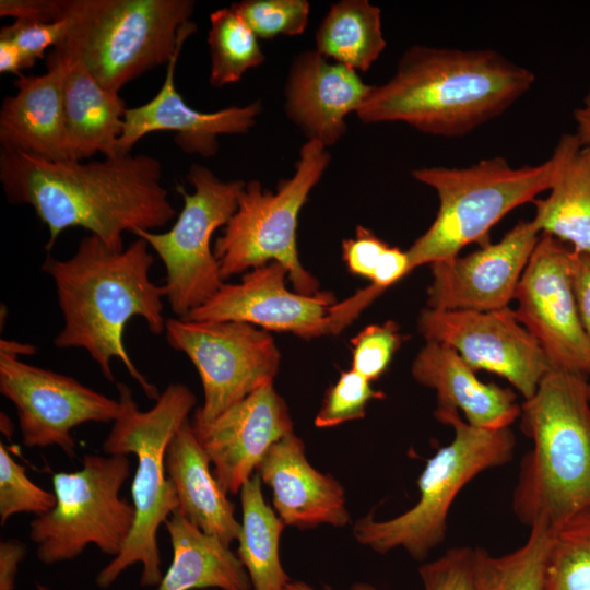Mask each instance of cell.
<instances>
[{"label": "cell", "instance_id": "cell-1", "mask_svg": "<svg viewBox=\"0 0 590 590\" xmlns=\"http://www.w3.org/2000/svg\"><path fill=\"white\" fill-rule=\"evenodd\" d=\"M152 156L48 161L1 150L0 182L12 204L31 205L48 229L49 253L64 229L82 227L108 248L122 250L123 233L153 231L176 214Z\"/></svg>", "mask_w": 590, "mask_h": 590}, {"label": "cell", "instance_id": "cell-2", "mask_svg": "<svg viewBox=\"0 0 590 590\" xmlns=\"http://www.w3.org/2000/svg\"><path fill=\"white\" fill-rule=\"evenodd\" d=\"M534 82L531 70L491 48L413 45L356 115L364 123L402 122L434 137H464L504 114Z\"/></svg>", "mask_w": 590, "mask_h": 590}, {"label": "cell", "instance_id": "cell-3", "mask_svg": "<svg viewBox=\"0 0 590 590\" xmlns=\"http://www.w3.org/2000/svg\"><path fill=\"white\" fill-rule=\"evenodd\" d=\"M149 247L138 237L127 248L113 250L88 235L68 259L48 253L42 270L54 281L63 316L55 346L84 349L111 382V362L119 359L145 396L156 401L161 393L138 370L123 343L125 328L133 317L143 318L154 334L165 331L166 287L150 279L154 258Z\"/></svg>", "mask_w": 590, "mask_h": 590}, {"label": "cell", "instance_id": "cell-4", "mask_svg": "<svg viewBox=\"0 0 590 590\" xmlns=\"http://www.w3.org/2000/svg\"><path fill=\"white\" fill-rule=\"evenodd\" d=\"M551 369L523 401L520 428L532 440L521 459L511 507L518 520L556 530L590 512V384Z\"/></svg>", "mask_w": 590, "mask_h": 590}, {"label": "cell", "instance_id": "cell-5", "mask_svg": "<svg viewBox=\"0 0 590 590\" xmlns=\"http://www.w3.org/2000/svg\"><path fill=\"white\" fill-rule=\"evenodd\" d=\"M579 144L575 133L563 134L552 155L536 165L514 167L495 156L468 167L413 169V178L436 192L439 205L430 226L406 250L410 272L453 258L470 244L489 241L491 228L504 216L550 190Z\"/></svg>", "mask_w": 590, "mask_h": 590}, {"label": "cell", "instance_id": "cell-6", "mask_svg": "<svg viewBox=\"0 0 590 590\" xmlns=\"http://www.w3.org/2000/svg\"><path fill=\"white\" fill-rule=\"evenodd\" d=\"M116 387L120 412L103 442V450L106 455L137 458L131 484L135 518L122 552L98 573L96 585L108 588L127 568L140 564V585L157 587L163 578L157 531L178 509L175 486L166 475V450L188 421L196 397L186 385L170 384L150 410L141 411L127 385L117 382Z\"/></svg>", "mask_w": 590, "mask_h": 590}, {"label": "cell", "instance_id": "cell-7", "mask_svg": "<svg viewBox=\"0 0 590 590\" xmlns=\"http://www.w3.org/2000/svg\"><path fill=\"white\" fill-rule=\"evenodd\" d=\"M191 0H62L66 28L50 51L80 62L105 90L167 64L197 31Z\"/></svg>", "mask_w": 590, "mask_h": 590}, {"label": "cell", "instance_id": "cell-8", "mask_svg": "<svg viewBox=\"0 0 590 590\" xmlns=\"http://www.w3.org/2000/svg\"><path fill=\"white\" fill-rule=\"evenodd\" d=\"M434 416L452 428L453 438L426 461L417 479L416 504L393 518L376 520L368 515L354 524L356 541L376 553L400 547L416 560L426 558L445 541L449 510L463 487L512 459L516 437L510 427H475L453 409L436 408Z\"/></svg>", "mask_w": 590, "mask_h": 590}, {"label": "cell", "instance_id": "cell-9", "mask_svg": "<svg viewBox=\"0 0 590 590\" xmlns=\"http://www.w3.org/2000/svg\"><path fill=\"white\" fill-rule=\"evenodd\" d=\"M329 164L328 150L307 140L294 174L281 180L275 192L258 180L246 182L235 213L213 245L223 280L278 262L287 270L295 292H319V282L299 261L296 231L299 212Z\"/></svg>", "mask_w": 590, "mask_h": 590}, {"label": "cell", "instance_id": "cell-10", "mask_svg": "<svg viewBox=\"0 0 590 590\" xmlns=\"http://www.w3.org/2000/svg\"><path fill=\"white\" fill-rule=\"evenodd\" d=\"M81 469L52 476L56 505L30 524L39 562L51 565L78 557L90 544L118 556L132 531L133 504L120 496L130 475L122 455L83 457Z\"/></svg>", "mask_w": 590, "mask_h": 590}, {"label": "cell", "instance_id": "cell-11", "mask_svg": "<svg viewBox=\"0 0 590 590\" xmlns=\"http://www.w3.org/2000/svg\"><path fill=\"white\" fill-rule=\"evenodd\" d=\"M193 192L176 187L182 209L164 233L137 231L155 251L166 270V298L178 318L208 302L224 284L211 240L214 232L227 224L244 190V180L223 181L202 165L193 164L187 174Z\"/></svg>", "mask_w": 590, "mask_h": 590}, {"label": "cell", "instance_id": "cell-12", "mask_svg": "<svg viewBox=\"0 0 590 590\" xmlns=\"http://www.w3.org/2000/svg\"><path fill=\"white\" fill-rule=\"evenodd\" d=\"M170 347L194 365L203 404L193 423L206 424L260 387L273 382L280 351L270 332L238 321L170 318L165 326Z\"/></svg>", "mask_w": 590, "mask_h": 590}, {"label": "cell", "instance_id": "cell-13", "mask_svg": "<svg viewBox=\"0 0 590 590\" xmlns=\"http://www.w3.org/2000/svg\"><path fill=\"white\" fill-rule=\"evenodd\" d=\"M574 250L541 234L517 285L514 314L543 350L552 369L590 375V342L573 280Z\"/></svg>", "mask_w": 590, "mask_h": 590}, {"label": "cell", "instance_id": "cell-14", "mask_svg": "<svg viewBox=\"0 0 590 590\" xmlns=\"http://www.w3.org/2000/svg\"><path fill=\"white\" fill-rule=\"evenodd\" d=\"M0 392L16 409L23 445L60 448L74 457L72 430L85 423L114 422L118 399L99 393L73 377L30 365L0 353Z\"/></svg>", "mask_w": 590, "mask_h": 590}, {"label": "cell", "instance_id": "cell-15", "mask_svg": "<svg viewBox=\"0 0 590 590\" xmlns=\"http://www.w3.org/2000/svg\"><path fill=\"white\" fill-rule=\"evenodd\" d=\"M417 328L426 341L452 349L473 370L506 379L524 400L552 369L538 341L509 307L492 311L426 307Z\"/></svg>", "mask_w": 590, "mask_h": 590}, {"label": "cell", "instance_id": "cell-16", "mask_svg": "<svg viewBox=\"0 0 590 590\" xmlns=\"http://www.w3.org/2000/svg\"><path fill=\"white\" fill-rule=\"evenodd\" d=\"M540 236L532 220L520 221L497 243L430 264L427 307L473 311L509 307Z\"/></svg>", "mask_w": 590, "mask_h": 590}, {"label": "cell", "instance_id": "cell-17", "mask_svg": "<svg viewBox=\"0 0 590 590\" xmlns=\"http://www.w3.org/2000/svg\"><path fill=\"white\" fill-rule=\"evenodd\" d=\"M287 270L270 262L248 271L238 283L223 284L185 319L238 321L303 339L329 334L328 315L335 303L328 292L304 295L286 286Z\"/></svg>", "mask_w": 590, "mask_h": 590}, {"label": "cell", "instance_id": "cell-18", "mask_svg": "<svg viewBox=\"0 0 590 590\" xmlns=\"http://www.w3.org/2000/svg\"><path fill=\"white\" fill-rule=\"evenodd\" d=\"M214 476L227 494H238L270 448L294 433L285 400L267 384L206 424L191 422Z\"/></svg>", "mask_w": 590, "mask_h": 590}, {"label": "cell", "instance_id": "cell-19", "mask_svg": "<svg viewBox=\"0 0 590 590\" xmlns=\"http://www.w3.org/2000/svg\"><path fill=\"white\" fill-rule=\"evenodd\" d=\"M184 43L179 44L167 63L157 94L141 106L127 108L123 130L117 143L118 155L130 154L134 144L151 132L174 131L175 142L182 151L209 157L217 152L219 135L245 134L256 125L262 110L259 101L211 113L186 104L175 86V69Z\"/></svg>", "mask_w": 590, "mask_h": 590}, {"label": "cell", "instance_id": "cell-20", "mask_svg": "<svg viewBox=\"0 0 590 590\" xmlns=\"http://www.w3.org/2000/svg\"><path fill=\"white\" fill-rule=\"evenodd\" d=\"M371 87L357 71L305 50L293 59L285 80V114L307 140L328 149L346 133V117L357 113Z\"/></svg>", "mask_w": 590, "mask_h": 590}, {"label": "cell", "instance_id": "cell-21", "mask_svg": "<svg viewBox=\"0 0 590 590\" xmlns=\"http://www.w3.org/2000/svg\"><path fill=\"white\" fill-rule=\"evenodd\" d=\"M256 473L271 488L273 509L285 526L341 528L350 522L344 488L309 463L304 441L294 433L270 448Z\"/></svg>", "mask_w": 590, "mask_h": 590}, {"label": "cell", "instance_id": "cell-22", "mask_svg": "<svg viewBox=\"0 0 590 590\" xmlns=\"http://www.w3.org/2000/svg\"><path fill=\"white\" fill-rule=\"evenodd\" d=\"M46 64L44 74L16 76V93L3 99L0 145L48 161H70L62 105L64 64L50 51Z\"/></svg>", "mask_w": 590, "mask_h": 590}, {"label": "cell", "instance_id": "cell-23", "mask_svg": "<svg viewBox=\"0 0 590 590\" xmlns=\"http://www.w3.org/2000/svg\"><path fill=\"white\" fill-rule=\"evenodd\" d=\"M411 373L433 389L437 409H453L475 427L508 428L520 416L521 404L510 388L487 384L452 349L426 341L416 354Z\"/></svg>", "mask_w": 590, "mask_h": 590}, {"label": "cell", "instance_id": "cell-24", "mask_svg": "<svg viewBox=\"0 0 590 590\" xmlns=\"http://www.w3.org/2000/svg\"><path fill=\"white\" fill-rule=\"evenodd\" d=\"M165 465L177 493L176 511L228 545L237 541L240 522L235 516L234 505L214 476L211 462L189 420L170 440Z\"/></svg>", "mask_w": 590, "mask_h": 590}, {"label": "cell", "instance_id": "cell-25", "mask_svg": "<svg viewBox=\"0 0 590 590\" xmlns=\"http://www.w3.org/2000/svg\"><path fill=\"white\" fill-rule=\"evenodd\" d=\"M57 58L64 64L62 105L71 160L82 161L96 153L118 156L125 101L119 93L102 87L80 62Z\"/></svg>", "mask_w": 590, "mask_h": 590}, {"label": "cell", "instance_id": "cell-26", "mask_svg": "<svg viewBox=\"0 0 590 590\" xmlns=\"http://www.w3.org/2000/svg\"><path fill=\"white\" fill-rule=\"evenodd\" d=\"M164 524L173 559L156 590H252L247 570L228 544L203 532L179 511Z\"/></svg>", "mask_w": 590, "mask_h": 590}, {"label": "cell", "instance_id": "cell-27", "mask_svg": "<svg viewBox=\"0 0 590 590\" xmlns=\"http://www.w3.org/2000/svg\"><path fill=\"white\" fill-rule=\"evenodd\" d=\"M548 191L533 201V224L541 234L590 255V145L571 151Z\"/></svg>", "mask_w": 590, "mask_h": 590}, {"label": "cell", "instance_id": "cell-28", "mask_svg": "<svg viewBox=\"0 0 590 590\" xmlns=\"http://www.w3.org/2000/svg\"><path fill=\"white\" fill-rule=\"evenodd\" d=\"M261 483L255 473L239 491L243 515L237 556L252 590H284L291 581L280 559V538L286 526L267 504Z\"/></svg>", "mask_w": 590, "mask_h": 590}, {"label": "cell", "instance_id": "cell-29", "mask_svg": "<svg viewBox=\"0 0 590 590\" xmlns=\"http://www.w3.org/2000/svg\"><path fill=\"white\" fill-rule=\"evenodd\" d=\"M316 50L355 71H367L386 49L381 10L367 0L330 5L315 36Z\"/></svg>", "mask_w": 590, "mask_h": 590}, {"label": "cell", "instance_id": "cell-30", "mask_svg": "<svg viewBox=\"0 0 590 590\" xmlns=\"http://www.w3.org/2000/svg\"><path fill=\"white\" fill-rule=\"evenodd\" d=\"M553 535L554 529L535 523L524 544L510 553L495 556L484 548H474L475 590H545Z\"/></svg>", "mask_w": 590, "mask_h": 590}, {"label": "cell", "instance_id": "cell-31", "mask_svg": "<svg viewBox=\"0 0 590 590\" xmlns=\"http://www.w3.org/2000/svg\"><path fill=\"white\" fill-rule=\"evenodd\" d=\"M259 38L229 8L210 14L208 45L210 50V84L222 87L238 82L252 68L266 60Z\"/></svg>", "mask_w": 590, "mask_h": 590}, {"label": "cell", "instance_id": "cell-32", "mask_svg": "<svg viewBox=\"0 0 590 590\" xmlns=\"http://www.w3.org/2000/svg\"><path fill=\"white\" fill-rule=\"evenodd\" d=\"M545 590H590V512L554 530Z\"/></svg>", "mask_w": 590, "mask_h": 590}, {"label": "cell", "instance_id": "cell-33", "mask_svg": "<svg viewBox=\"0 0 590 590\" xmlns=\"http://www.w3.org/2000/svg\"><path fill=\"white\" fill-rule=\"evenodd\" d=\"M231 9L261 39L303 34L310 4L306 0H244Z\"/></svg>", "mask_w": 590, "mask_h": 590}, {"label": "cell", "instance_id": "cell-34", "mask_svg": "<svg viewBox=\"0 0 590 590\" xmlns=\"http://www.w3.org/2000/svg\"><path fill=\"white\" fill-rule=\"evenodd\" d=\"M56 505V496L36 485L27 475L25 468L0 444V523L14 515L31 512L42 516Z\"/></svg>", "mask_w": 590, "mask_h": 590}, {"label": "cell", "instance_id": "cell-35", "mask_svg": "<svg viewBox=\"0 0 590 590\" xmlns=\"http://www.w3.org/2000/svg\"><path fill=\"white\" fill-rule=\"evenodd\" d=\"M385 394L375 390L371 382L352 368L341 373L328 389L321 408L315 417V426L330 428L345 422L363 418L368 403L382 399Z\"/></svg>", "mask_w": 590, "mask_h": 590}, {"label": "cell", "instance_id": "cell-36", "mask_svg": "<svg viewBox=\"0 0 590 590\" xmlns=\"http://www.w3.org/2000/svg\"><path fill=\"white\" fill-rule=\"evenodd\" d=\"M401 341L399 327L391 320L365 327L351 340V368L370 382L379 379L390 365Z\"/></svg>", "mask_w": 590, "mask_h": 590}, {"label": "cell", "instance_id": "cell-37", "mask_svg": "<svg viewBox=\"0 0 590 590\" xmlns=\"http://www.w3.org/2000/svg\"><path fill=\"white\" fill-rule=\"evenodd\" d=\"M474 548L452 547L435 560L423 564L418 574L424 590H475Z\"/></svg>", "mask_w": 590, "mask_h": 590}, {"label": "cell", "instance_id": "cell-38", "mask_svg": "<svg viewBox=\"0 0 590 590\" xmlns=\"http://www.w3.org/2000/svg\"><path fill=\"white\" fill-rule=\"evenodd\" d=\"M64 28L66 22L62 19L52 23L15 20L1 28L0 37L11 39L19 47L24 58V68L30 69L45 57L48 48L58 45Z\"/></svg>", "mask_w": 590, "mask_h": 590}, {"label": "cell", "instance_id": "cell-39", "mask_svg": "<svg viewBox=\"0 0 590 590\" xmlns=\"http://www.w3.org/2000/svg\"><path fill=\"white\" fill-rule=\"evenodd\" d=\"M389 248L373 231L358 225L355 236L342 243V258L347 270L355 275L371 280L379 261Z\"/></svg>", "mask_w": 590, "mask_h": 590}, {"label": "cell", "instance_id": "cell-40", "mask_svg": "<svg viewBox=\"0 0 590 590\" xmlns=\"http://www.w3.org/2000/svg\"><path fill=\"white\" fill-rule=\"evenodd\" d=\"M0 16L52 23L62 19V0H1Z\"/></svg>", "mask_w": 590, "mask_h": 590}, {"label": "cell", "instance_id": "cell-41", "mask_svg": "<svg viewBox=\"0 0 590 590\" xmlns=\"http://www.w3.org/2000/svg\"><path fill=\"white\" fill-rule=\"evenodd\" d=\"M409 273L410 267L406 251L389 246L374 272L370 285L382 294L388 287Z\"/></svg>", "mask_w": 590, "mask_h": 590}, {"label": "cell", "instance_id": "cell-42", "mask_svg": "<svg viewBox=\"0 0 590 590\" xmlns=\"http://www.w3.org/2000/svg\"><path fill=\"white\" fill-rule=\"evenodd\" d=\"M573 280L580 319L590 342V255L574 251Z\"/></svg>", "mask_w": 590, "mask_h": 590}, {"label": "cell", "instance_id": "cell-43", "mask_svg": "<svg viewBox=\"0 0 590 590\" xmlns=\"http://www.w3.org/2000/svg\"><path fill=\"white\" fill-rule=\"evenodd\" d=\"M24 69V58L19 47L11 39L0 37V72L19 76Z\"/></svg>", "mask_w": 590, "mask_h": 590}, {"label": "cell", "instance_id": "cell-44", "mask_svg": "<svg viewBox=\"0 0 590 590\" xmlns=\"http://www.w3.org/2000/svg\"><path fill=\"white\" fill-rule=\"evenodd\" d=\"M575 134L582 145H590V83L580 106L574 111Z\"/></svg>", "mask_w": 590, "mask_h": 590}, {"label": "cell", "instance_id": "cell-45", "mask_svg": "<svg viewBox=\"0 0 590 590\" xmlns=\"http://www.w3.org/2000/svg\"><path fill=\"white\" fill-rule=\"evenodd\" d=\"M36 352V346L26 343H20L12 340H1L0 353L19 357L20 355H33Z\"/></svg>", "mask_w": 590, "mask_h": 590}, {"label": "cell", "instance_id": "cell-46", "mask_svg": "<svg viewBox=\"0 0 590 590\" xmlns=\"http://www.w3.org/2000/svg\"><path fill=\"white\" fill-rule=\"evenodd\" d=\"M284 590H318L305 581L300 580H291L285 586ZM323 590H332L330 587L326 586ZM351 590H378L375 586L367 582H357L351 587Z\"/></svg>", "mask_w": 590, "mask_h": 590}, {"label": "cell", "instance_id": "cell-47", "mask_svg": "<svg viewBox=\"0 0 590 590\" xmlns=\"http://www.w3.org/2000/svg\"><path fill=\"white\" fill-rule=\"evenodd\" d=\"M1 430L5 435H10L13 430V426L10 418L8 417V415L3 413H1Z\"/></svg>", "mask_w": 590, "mask_h": 590}, {"label": "cell", "instance_id": "cell-48", "mask_svg": "<svg viewBox=\"0 0 590 590\" xmlns=\"http://www.w3.org/2000/svg\"><path fill=\"white\" fill-rule=\"evenodd\" d=\"M37 590H49L48 588L42 586V585H37Z\"/></svg>", "mask_w": 590, "mask_h": 590}]
</instances>
